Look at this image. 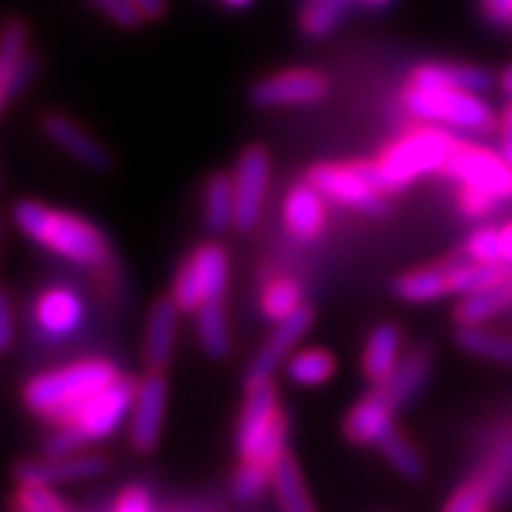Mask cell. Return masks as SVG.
Listing matches in <instances>:
<instances>
[{
	"instance_id": "cell-12",
	"label": "cell",
	"mask_w": 512,
	"mask_h": 512,
	"mask_svg": "<svg viewBox=\"0 0 512 512\" xmlns=\"http://www.w3.org/2000/svg\"><path fill=\"white\" fill-rule=\"evenodd\" d=\"M271 183V154L265 146H248L239 154L234 168V191H237V225L239 231H251L265 208Z\"/></svg>"
},
{
	"instance_id": "cell-42",
	"label": "cell",
	"mask_w": 512,
	"mask_h": 512,
	"mask_svg": "<svg viewBox=\"0 0 512 512\" xmlns=\"http://www.w3.org/2000/svg\"><path fill=\"white\" fill-rule=\"evenodd\" d=\"M111 512H154V504H151V495H148L146 487H137L131 484L123 493L117 495Z\"/></svg>"
},
{
	"instance_id": "cell-13",
	"label": "cell",
	"mask_w": 512,
	"mask_h": 512,
	"mask_svg": "<svg viewBox=\"0 0 512 512\" xmlns=\"http://www.w3.org/2000/svg\"><path fill=\"white\" fill-rule=\"evenodd\" d=\"M165 407H168V382L163 373L151 370L140 379L134 413L128 421V441L137 453H151L160 444Z\"/></svg>"
},
{
	"instance_id": "cell-16",
	"label": "cell",
	"mask_w": 512,
	"mask_h": 512,
	"mask_svg": "<svg viewBox=\"0 0 512 512\" xmlns=\"http://www.w3.org/2000/svg\"><path fill=\"white\" fill-rule=\"evenodd\" d=\"M109 470V458L100 453H74L66 458H40V461H23L15 467L18 484H74L86 478H100Z\"/></svg>"
},
{
	"instance_id": "cell-22",
	"label": "cell",
	"mask_w": 512,
	"mask_h": 512,
	"mask_svg": "<svg viewBox=\"0 0 512 512\" xmlns=\"http://www.w3.org/2000/svg\"><path fill=\"white\" fill-rule=\"evenodd\" d=\"M402 362V330L393 322H382L370 330L365 353H362V373L373 387H382Z\"/></svg>"
},
{
	"instance_id": "cell-15",
	"label": "cell",
	"mask_w": 512,
	"mask_h": 512,
	"mask_svg": "<svg viewBox=\"0 0 512 512\" xmlns=\"http://www.w3.org/2000/svg\"><path fill=\"white\" fill-rule=\"evenodd\" d=\"M86 322V302L72 285H52L35 302V328L46 339H69Z\"/></svg>"
},
{
	"instance_id": "cell-35",
	"label": "cell",
	"mask_w": 512,
	"mask_h": 512,
	"mask_svg": "<svg viewBox=\"0 0 512 512\" xmlns=\"http://www.w3.org/2000/svg\"><path fill=\"white\" fill-rule=\"evenodd\" d=\"M379 450L399 476L410 478V481H419L424 476V458H421L419 447L410 439H404L396 427L379 441Z\"/></svg>"
},
{
	"instance_id": "cell-20",
	"label": "cell",
	"mask_w": 512,
	"mask_h": 512,
	"mask_svg": "<svg viewBox=\"0 0 512 512\" xmlns=\"http://www.w3.org/2000/svg\"><path fill=\"white\" fill-rule=\"evenodd\" d=\"M393 416H396L393 402L384 396L379 387H373L365 399H359L350 407V413L345 416V436H348V441L362 444V447L365 444H376L379 447V441L396 427Z\"/></svg>"
},
{
	"instance_id": "cell-32",
	"label": "cell",
	"mask_w": 512,
	"mask_h": 512,
	"mask_svg": "<svg viewBox=\"0 0 512 512\" xmlns=\"http://www.w3.org/2000/svg\"><path fill=\"white\" fill-rule=\"evenodd\" d=\"M285 373L293 384L302 387H322L336 376V356L325 348H308L293 353L285 365Z\"/></svg>"
},
{
	"instance_id": "cell-21",
	"label": "cell",
	"mask_w": 512,
	"mask_h": 512,
	"mask_svg": "<svg viewBox=\"0 0 512 512\" xmlns=\"http://www.w3.org/2000/svg\"><path fill=\"white\" fill-rule=\"evenodd\" d=\"M180 308L171 296H165L160 302H154V308L148 313L146 328V365L148 370L163 373L171 365L174 345H177V325H180Z\"/></svg>"
},
{
	"instance_id": "cell-45",
	"label": "cell",
	"mask_w": 512,
	"mask_h": 512,
	"mask_svg": "<svg viewBox=\"0 0 512 512\" xmlns=\"http://www.w3.org/2000/svg\"><path fill=\"white\" fill-rule=\"evenodd\" d=\"M134 3H137V9L143 12L146 20H163L165 12H168L165 0H134Z\"/></svg>"
},
{
	"instance_id": "cell-47",
	"label": "cell",
	"mask_w": 512,
	"mask_h": 512,
	"mask_svg": "<svg viewBox=\"0 0 512 512\" xmlns=\"http://www.w3.org/2000/svg\"><path fill=\"white\" fill-rule=\"evenodd\" d=\"M498 131H501V140H512V103L507 109L501 111V120H498Z\"/></svg>"
},
{
	"instance_id": "cell-50",
	"label": "cell",
	"mask_w": 512,
	"mask_h": 512,
	"mask_svg": "<svg viewBox=\"0 0 512 512\" xmlns=\"http://www.w3.org/2000/svg\"><path fill=\"white\" fill-rule=\"evenodd\" d=\"M222 6H228V9H248L254 0H220Z\"/></svg>"
},
{
	"instance_id": "cell-5",
	"label": "cell",
	"mask_w": 512,
	"mask_h": 512,
	"mask_svg": "<svg viewBox=\"0 0 512 512\" xmlns=\"http://www.w3.org/2000/svg\"><path fill=\"white\" fill-rule=\"evenodd\" d=\"M237 450L242 461L276 467L288 456V416L279 404L274 382L248 387L237 424Z\"/></svg>"
},
{
	"instance_id": "cell-26",
	"label": "cell",
	"mask_w": 512,
	"mask_h": 512,
	"mask_svg": "<svg viewBox=\"0 0 512 512\" xmlns=\"http://www.w3.org/2000/svg\"><path fill=\"white\" fill-rule=\"evenodd\" d=\"M473 476L481 478L493 490L495 498L512 493V424L495 436L487 456L478 464Z\"/></svg>"
},
{
	"instance_id": "cell-14",
	"label": "cell",
	"mask_w": 512,
	"mask_h": 512,
	"mask_svg": "<svg viewBox=\"0 0 512 512\" xmlns=\"http://www.w3.org/2000/svg\"><path fill=\"white\" fill-rule=\"evenodd\" d=\"M313 325V311L305 305L299 313H293L291 319L279 322L274 328V333L265 339V345L259 348L251 365H248V373H245V387H254V384L262 382H274V373L279 367L288 365V359L293 356L296 345L302 342V336L311 330Z\"/></svg>"
},
{
	"instance_id": "cell-49",
	"label": "cell",
	"mask_w": 512,
	"mask_h": 512,
	"mask_svg": "<svg viewBox=\"0 0 512 512\" xmlns=\"http://www.w3.org/2000/svg\"><path fill=\"white\" fill-rule=\"evenodd\" d=\"M498 154L504 157V163L512 165V140H501V151Z\"/></svg>"
},
{
	"instance_id": "cell-43",
	"label": "cell",
	"mask_w": 512,
	"mask_h": 512,
	"mask_svg": "<svg viewBox=\"0 0 512 512\" xmlns=\"http://www.w3.org/2000/svg\"><path fill=\"white\" fill-rule=\"evenodd\" d=\"M15 345V308H12V296L3 293L0 296V348L9 350Z\"/></svg>"
},
{
	"instance_id": "cell-7",
	"label": "cell",
	"mask_w": 512,
	"mask_h": 512,
	"mask_svg": "<svg viewBox=\"0 0 512 512\" xmlns=\"http://www.w3.org/2000/svg\"><path fill=\"white\" fill-rule=\"evenodd\" d=\"M228 268H231V262H228L225 248L214 245V242L197 245L174 276L171 299L177 302L180 311L197 313L205 302L225 296Z\"/></svg>"
},
{
	"instance_id": "cell-2",
	"label": "cell",
	"mask_w": 512,
	"mask_h": 512,
	"mask_svg": "<svg viewBox=\"0 0 512 512\" xmlns=\"http://www.w3.org/2000/svg\"><path fill=\"white\" fill-rule=\"evenodd\" d=\"M12 222L23 237L37 242L40 248L69 259L83 268L109 265L111 245L106 234L69 211H57L52 205L37 200H18L12 205Z\"/></svg>"
},
{
	"instance_id": "cell-18",
	"label": "cell",
	"mask_w": 512,
	"mask_h": 512,
	"mask_svg": "<svg viewBox=\"0 0 512 512\" xmlns=\"http://www.w3.org/2000/svg\"><path fill=\"white\" fill-rule=\"evenodd\" d=\"M407 86L427 92L484 94L495 86V77L487 69L464 66V63H421L413 69Z\"/></svg>"
},
{
	"instance_id": "cell-37",
	"label": "cell",
	"mask_w": 512,
	"mask_h": 512,
	"mask_svg": "<svg viewBox=\"0 0 512 512\" xmlns=\"http://www.w3.org/2000/svg\"><path fill=\"white\" fill-rule=\"evenodd\" d=\"M495 493L481 481L478 476H470L461 487H456V493L447 498L444 510L441 512H493Z\"/></svg>"
},
{
	"instance_id": "cell-39",
	"label": "cell",
	"mask_w": 512,
	"mask_h": 512,
	"mask_svg": "<svg viewBox=\"0 0 512 512\" xmlns=\"http://www.w3.org/2000/svg\"><path fill=\"white\" fill-rule=\"evenodd\" d=\"M464 256L484 265H504L501 259V228H478L464 242Z\"/></svg>"
},
{
	"instance_id": "cell-36",
	"label": "cell",
	"mask_w": 512,
	"mask_h": 512,
	"mask_svg": "<svg viewBox=\"0 0 512 512\" xmlns=\"http://www.w3.org/2000/svg\"><path fill=\"white\" fill-rule=\"evenodd\" d=\"M271 481H274V467L259 464V461H239L234 481H231V493L239 504H251L271 487Z\"/></svg>"
},
{
	"instance_id": "cell-27",
	"label": "cell",
	"mask_w": 512,
	"mask_h": 512,
	"mask_svg": "<svg viewBox=\"0 0 512 512\" xmlns=\"http://www.w3.org/2000/svg\"><path fill=\"white\" fill-rule=\"evenodd\" d=\"M456 345L470 356L512 367V339L495 333V330H487L484 325H458Z\"/></svg>"
},
{
	"instance_id": "cell-25",
	"label": "cell",
	"mask_w": 512,
	"mask_h": 512,
	"mask_svg": "<svg viewBox=\"0 0 512 512\" xmlns=\"http://www.w3.org/2000/svg\"><path fill=\"white\" fill-rule=\"evenodd\" d=\"M202 217H205V228L211 234H225L231 225H237V191H234V174H214L205 183V194H202Z\"/></svg>"
},
{
	"instance_id": "cell-23",
	"label": "cell",
	"mask_w": 512,
	"mask_h": 512,
	"mask_svg": "<svg viewBox=\"0 0 512 512\" xmlns=\"http://www.w3.org/2000/svg\"><path fill=\"white\" fill-rule=\"evenodd\" d=\"M393 293L402 302H410V305H427V302H439L444 296H453L450 262L424 265V268H416V271H407L393 282Z\"/></svg>"
},
{
	"instance_id": "cell-3",
	"label": "cell",
	"mask_w": 512,
	"mask_h": 512,
	"mask_svg": "<svg viewBox=\"0 0 512 512\" xmlns=\"http://www.w3.org/2000/svg\"><path fill=\"white\" fill-rule=\"evenodd\" d=\"M137 387H140L137 379L120 376L111 387L100 390L83 407H77L63 424H57L55 433L43 444V456L66 458L83 453V447H89V444L111 439L126 421H131Z\"/></svg>"
},
{
	"instance_id": "cell-33",
	"label": "cell",
	"mask_w": 512,
	"mask_h": 512,
	"mask_svg": "<svg viewBox=\"0 0 512 512\" xmlns=\"http://www.w3.org/2000/svg\"><path fill=\"white\" fill-rule=\"evenodd\" d=\"M512 302V285H501L493 291L470 293L461 296V302L456 305L458 325H484L487 319H493L495 313H501Z\"/></svg>"
},
{
	"instance_id": "cell-1",
	"label": "cell",
	"mask_w": 512,
	"mask_h": 512,
	"mask_svg": "<svg viewBox=\"0 0 512 512\" xmlns=\"http://www.w3.org/2000/svg\"><path fill=\"white\" fill-rule=\"evenodd\" d=\"M458 143L461 140L447 128H416V131L402 134L396 143H390L376 160H362L353 165L365 174L367 183L379 194L390 197V194L407 191L419 177L436 174V171L444 174Z\"/></svg>"
},
{
	"instance_id": "cell-11",
	"label": "cell",
	"mask_w": 512,
	"mask_h": 512,
	"mask_svg": "<svg viewBox=\"0 0 512 512\" xmlns=\"http://www.w3.org/2000/svg\"><path fill=\"white\" fill-rule=\"evenodd\" d=\"M37 72L40 60L29 52V29L20 18H12L0 37V106L9 109L23 97Z\"/></svg>"
},
{
	"instance_id": "cell-44",
	"label": "cell",
	"mask_w": 512,
	"mask_h": 512,
	"mask_svg": "<svg viewBox=\"0 0 512 512\" xmlns=\"http://www.w3.org/2000/svg\"><path fill=\"white\" fill-rule=\"evenodd\" d=\"M481 9L487 20H493L498 26L512 23V0H481Z\"/></svg>"
},
{
	"instance_id": "cell-9",
	"label": "cell",
	"mask_w": 512,
	"mask_h": 512,
	"mask_svg": "<svg viewBox=\"0 0 512 512\" xmlns=\"http://www.w3.org/2000/svg\"><path fill=\"white\" fill-rule=\"evenodd\" d=\"M330 94L325 74L313 69H288L262 77L251 86V103L256 109H291V106H316Z\"/></svg>"
},
{
	"instance_id": "cell-46",
	"label": "cell",
	"mask_w": 512,
	"mask_h": 512,
	"mask_svg": "<svg viewBox=\"0 0 512 512\" xmlns=\"http://www.w3.org/2000/svg\"><path fill=\"white\" fill-rule=\"evenodd\" d=\"M501 259L504 265H512V222L501 228Z\"/></svg>"
},
{
	"instance_id": "cell-10",
	"label": "cell",
	"mask_w": 512,
	"mask_h": 512,
	"mask_svg": "<svg viewBox=\"0 0 512 512\" xmlns=\"http://www.w3.org/2000/svg\"><path fill=\"white\" fill-rule=\"evenodd\" d=\"M444 174L458 185H473L481 191H490L501 202L512 200V165L504 163L498 151L470 146L461 140Z\"/></svg>"
},
{
	"instance_id": "cell-6",
	"label": "cell",
	"mask_w": 512,
	"mask_h": 512,
	"mask_svg": "<svg viewBox=\"0 0 512 512\" xmlns=\"http://www.w3.org/2000/svg\"><path fill=\"white\" fill-rule=\"evenodd\" d=\"M402 103L410 117L439 128H456L470 134H493L498 128V114L481 100V94L427 92L407 86Z\"/></svg>"
},
{
	"instance_id": "cell-48",
	"label": "cell",
	"mask_w": 512,
	"mask_h": 512,
	"mask_svg": "<svg viewBox=\"0 0 512 512\" xmlns=\"http://www.w3.org/2000/svg\"><path fill=\"white\" fill-rule=\"evenodd\" d=\"M498 83H501V92L510 94V97H512V66L507 69V72L501 74V80H498Z\"/></svg>"
},
{
	"instance_id": "cell-34",
	"label": "cell",
	"mask_w": 512,
	"mask_h": 512,
	"mask_svg": "<svg viewBox=\"0 0 512 512\" xmlns=\"http://www.w3.org/2000/svg\"><path fill=\"white\" fill-rule=\"evenodd\" d=\"M350 0H308L302 6V15H299V26L302 32L313 40L319 37L333 35L339 29L342 18L348 15Z\"/></svg>"
},
{
	"instance_id": "cell-24",
	"label": "cell",
	"mask_w": 512,
	"mask_h": 512,
	"mask_svg": "<svg viewBox=\"0 0 512 512\" xmlns=\"http://www.w3.org/2000/svg\"><path fill=\"white\" fill-rule=\"evenodd\" d=\"M430 370H433V353L419 345V348L407 350L402 356V362L396 367V373L379 387L384 396L393 402V407L399 410L402 404L419 396V390L430 379Z\"/></svg>"
},
{
	"instance_id": "cell-30",
	"label": "cell",
	"mask_w": 512,
	"mask_h": 512,
	"mask_svg": "<svg viewBox=\"0 0 512 512\" xmlns=\"http://www.w3.org/2000/svg\"><path fill=\"white\" fill-rule=\"evenodd\" d=\"M450 279H453V296L493 291V288H501L510 282L504 265H484V262H473V259L450 262Z\"/></svg>"
},
{
	"instance_id": "cell-51",
	"label": "cell",
	"mask_w": 512,
	"mask_h": 512,
	"mask_svg": "<svg viewBox=\"0 0 512 512\" xmlns=\"http://www.w3.org/2000/svg\"><path fill=\"white\" fill-rule=\"evenodd\" d=\"M362 3H367V6H387L390 0H362Z\"/></svg>"
},
{
	"instance_id": "cell-19",
	"label": "cell",
	"mask_w": 512,
	"mask_h": 512,
	"mask_svg": "<svg viewBox=\"0 0 512 512\" xmlns=\"http://www.w3.org/2000/svg\"><path fill=\"white\" fill-rule=\"evenodd\" d=\"M282 220H285V228L291 231V237H296L299 242H313L322 237V231L328 225V200L308 180L296 183L285 194Z\"/></svg>"
},
{
	"instance_id": "cell-8",
	"label": "cell",
	"mask_w": 512,
	"mask_h": 512,
	"mask_svg": "<svg viewBox=\"0 0 512 512\" xmlns=\"http://www.w3.org/2000/svg\"><path fill=\"white\" fill-rule=\"evenodd\" d=\"M305 180H308L313 188H319L322 197L328 202L345 205L350 211H359V214H367V217H384V214H387L384 194H379L373 185L367 183L365 174H362L353 163L313 165Z\"/></svg>"
},
{
	"instance_id": "cell-29",
	"label": "cell",
	"mask_w": 512,
	"mask_h": 512,
	"mask_svg": "<svg viewBox=\"0 0 512 512\" xmlns=\"http://www.w3.org/2000/svg\"><path fill=\"white\" fill-rule=\"evenodd\" d=\"M259 308L265 313V319H271L274 325L291 319L293 313L305 308V296H302V285L291 279V276H274L265 282V288L259 293Z\"/></svg>"
},
{
	"instance_id": "cell-41",
	"label": "cell",
	"mask_w": 512,
	"mask_h": 512,
	"mask_svg": "<svg viewBox=\"0 0 512 512\" xmlns=\"http://www.w3.org/2000/svg\"><path fill=\"white\" fill-rule=\"evenodd\" d=\"M92 3L120 29H140L146 20L134 0H92Z\"/></svg>"
},
{
	"instance_id": "cell-40",
	"label": "cell",
	"mask_w": 512,
	"mask_h": 512,
	"mask_svg": "<svg viewBox=\"0 0 512 512\" xmlns=\"http://www.w3.org/2000/svg\"><path fill=\"white\" fill-rule=\"evenodd\" d=\"M498 205H501V200L493 197L490 191H481V188H473V185H461V188H458V208H461V214L470 217V220H484V217H490V214L498 211Z\"/></svg>"
},
{
	"instance_id": "cell-28",
	"label": "cell",
	"mask_w": 512,
	"mask_h": 512,
	"mask_svg": "<svg viewBox=\"0 0 512 512\" xmlns=\"http://www.w3.org/2000/svg\"><path fill=\"white\" fill-rule=\"evenodd\" d=\"M274 487L276 501H279V510L282 512H316L311 501V493L305 487V478H302V470L296 464V458L288 453L282 456V461L274 467Z\"/></svg>"
},
{
	"instance_id": "cell-38",
	"label": "cell",
	"mask_w": 512,
	"mask_h": 512,
	"mask_svg": "<svg viewBox=\"0 0 512 512\" xmlns=\"http://www.w3.org/2000/svg\"><path fill=\"white\" fill-rule=\"evenodd\" d=\"M18 512H69L66 501L46 484H20L15 495Z\"/></svg>"
},
{
	"instance_id": "cell-4",
	"label": "cell",
	"mask_w": 512,
	"mask_h": 512,
	"mask_svg": "<svg viewBox=\"0 0 512 512\" xmlns=\"http://www.w3.org/2000/svg\"><path fill=\"white\" fill-rule=\"evenodd\" d=\"M123 373L109 359H80L74 365L46 370L23 387V402L40 419L63 424L77 407L117 382Z\"/></svg>"
},
{
	"instance_id": "cell-31",
	"label": "cell",
	"mask_w": 512,
	"mask_h": 512,
	"mask_svg": "<svg viewBox=\"0 0 512 512\" xmlns=\"http://www.w3.org/2000/svg\"><path fill=\"white\" fill-rule=\"evenodd\" d=\"M197 336H200V348L211 359H222L231 350V330H228V316H225V302L214 299L205 302L197 311Z\"/></svg>"
},
{
	"instance_id": "cell-17",
	"label": "cell",
	"mask_w": 512,
	"mask_h": 512,
	"mask_svg": "<svg viewBox=\"0 0 512 512\" xmlns=\"http://www.w3.org/2000/svg\"><path fill=\"white\" fill-rule=\"evenodd\" d=\"M40 128H43V134H46L63 154H69L72 160H77L80 165H86L89 171L106 174V171L114 168V160H111L109 151L100 146L86 128L77 126L72 117H66V114H60V111H49V114H43Z\"/></svg>"
}]
</instances>
